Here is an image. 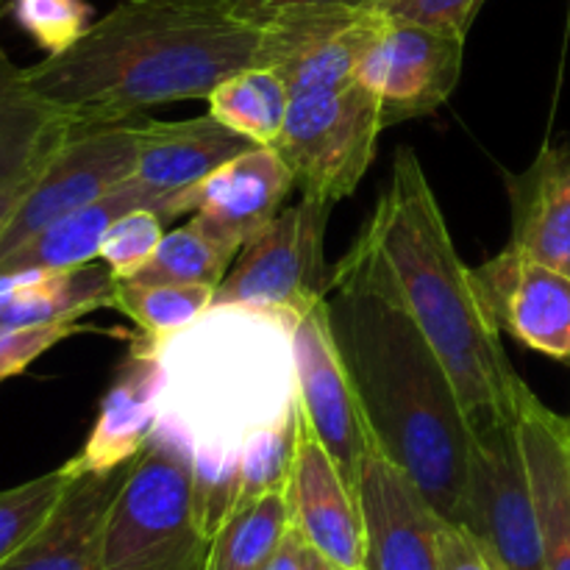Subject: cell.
<instances>
[{"instance_id": "34", "label": "cell", "mask_w": 570, "mask_h": 570, "mask_svg": "<svg viewBox=\"0 0 570 570\" xmlns=\"http://www.w3.org/2000/svg\"><path fill=\"white\" fill-rule=\"evenodd\" d=\"M484 3L488 0H379L373 9L387 20L417 22L468 37Z\"/></svg>"}, {"instance_id": "9", "label": "cell", "mask_w": 570, "mask_h": 570, "mask_svg": "<svg viewBox=\"0 0 570 570\" xmlns=\"http://www.w3.org/2000/svg\"><path fill=\"white\" fill-rule=\"evenodd\" d=\"M139 120L142 115L122 122H95V126L76 122L70 137L42 167L37 184L0 237V256L14 250L59 217L83 209L126 184L137 167Z\"/></svg>"}, {"instance_id": "25", "label": "cell", "mask_w": 570, "mask_h": 570, "mask_svg": "<svg viewBox=\"0 0 570 570\" xmlns=\"http://www.w3.org/2000/svg\"><path fill=\"white\" fill-rule=\"evenodd\" d=\"M289 529L287 493L239 501L212 538L200 570H259Z\"/></svg>"}, {"instance_id": "20", "label": "cell", "mask_w": 570, "mask_h": 570, "mask_svg": "<svg viewBox=\"0 0 570 570\" xmlns=\"http://www.w3.org/2000/svg\"><path fill=\"white\" fill-rule=\"evenodd\" d=\"M510 248L570 276V150L546 145L521 176L507 178Z\"/></svg>"}, {"instance_id": "17", "label": "cell", "mask_w": 570, "mask_h": 570, "mask_svg": "<svg viewBox=\"0 0 570 570\" xmlns=\"http://www.w3.org/2000/svg\"><path fill=\"white\" fill-rule=\"evenodd\" d=\"M256 148L212 115L189 120H139L134 181L165 200L170 217L184 215V195L243 150Z\"/></svg>"}, {"instance_id": "29", "label": "cell", "mask_w": 570, "mask_h": 570, "mask_svg": "<svg viewBox=\"0 0 570 570\" xmlns=\"http://www.w3.org/2000/svg\"><path fill=\"white\" fill-rule=\"evenodd\" d=\"M298 449V410L273 426L256 429L243 440V490L239 501L265 493H287Z\"/></svg>"}, {"instance_id": "32", "label": "cell", "mask_w": 570, "mask_h": 570, "mask_svg": "<svg viewBox=\"0 0 570 570\" xmlns=\"http://www.w3.org/2000/svg\"><path fill=\"white\" fill-rule=\"evenodd\" d=\"M9 9L48 56L70 48L92 26V6L87 0H9Z\"/></svg>"}, {"instance_id": "22", "label": "cell", "mask_w": 570, "mask_h": 570, "mask_svg": "<svg viewBox=\"0 0 570 570\" xmlns=\"http://www.w3.org/2000/svg\"><path fill=\"white\" fill-rule=\"evenodd\" d=\"M115 276L104 262L72 271H28L0 276V328L50 326L109 309Z\"/></svg>"}, {"instance_id": "27", "label": "cell", "mask_w": 570, "mask_h": 570, "mask_svg": "<svg viewBox=\"0 0 570 570\" xmlns=\"http://www.w3.org/2000/svg\"><path fill=\"white\" fill-rule=\"evenodd\" d=\"M215 304L212 287L187 284H145L137 278H115L109 309L126 315L142 332L145 343H165L193 326Z\"/></svg>"}, {"instance_id": "28", "label": "cell", "mask_w": 570, "mask_h": 570, "mask_svg": "<svg viewBox=\"0 0 570 570\" xmlns=\"http://www.w3.org/2000/svg\"><path fill=\"white\" fill-rule=\"evenodd\" d=\"M243 443L223 438L193 440V501L198 527L209 540L226 523L243 490Z\"/></svg>"}, {"instance_id": "12", "label": "cell", "mask_w": 570, "mask_h": 570, "mask_svg": "<svg viewBox=\"0 0 570 570\" xmlns=\"http://www.w3.org/2000/svg\"><path fill=\"white\" fill-rule=\"evenodd\" d=\"M356 493L365 521V570H440L445 521L376 449L362 462Z\"/></svg>"}, {"instance_id": "18", "label": "cell", "mask_w": 570, "mask_h": 570, "mask_svg": "<svg viewBox=\"0 0 570 570\" xmlns=\"http://www.w3.org/2000/svg\"><path fill=\"white\" fill-rule=\"evenodd\" d=\"M128 468L72 479L48 521L0 562V570H100L106 515Z\"/></svg>"}, {"instance_id": "3", "label": "cell", "mask_w": 570, "mask_h": 570, "mask_svg": "<svg viewBox=\"0 0 570 570\" xmlns=\"http://www.w3.org/2000/svg\"><path fill=\"white\" fill-rule=\"evenodd\" d=\"M326 312L373 449L412 479L445 523L462 527L473 426L443 360L382 295L332 284Z\"/></svg>"}, {"instance_id": "13", "label": "cell", "mask_w": 570, "mask_h": 570, "mask_svg": "<svg viewBox=\"0 0 570 570\" xmlns=\"http://www.w3.org/2000/svg\"><path fill=\"white\" fill-rule=\"evenodd\" d=\"M287 501L289 523L309 549L348 570H365V521L360 493L306 426L301 410Z\"/></svg>"}, {"instance_id": "37", "label": "cell", "mask_w": 570, "mask_h": 570, "mask_svg": "<svg viewBox=\"0 0 570 570\" xmlns=\"http://www.w3.org/2000/svg\"><path fill=\"white\" fill-rule=\"evenodd\" d=\"M48 165V161H42V165L31 167V170H26L22 176L11 178V181L0 184V237H3V232L9 228V223L14 220L17 209L22 206V200H26V195L31 193V187L37 184L39 173H42V167Z\"/></svg>"}, {"instance_id": "19", "label": "cell", "mask_w": 570, "mask_h": 570, "mask_svg": "<svg viewBox=\"0 0 570 570\" xmlns=\"http://www.w3.org/2000/svg\"><path fill=\"white\" fill-rule=\"evenodd\" d=\"M568 417L543 404L532 387L518 406V438L543 529L546 568L570 570V479L566 456Z\"/></svg>"}, {"instance_id": "21", "label": "cell", "mask_w": 570, "mask_h": 570, "mask_svg": "<svg viewBox=\"0 0 570 570\" xmlns=\"http://www.w3.org/2000/svg\"><path fill=\"white\" fill-rule=\"evenodd\" d=\"M156 209L161 217H170L165 200L156 198L154 193L128 178L109 195H104L95 204L83 206V209L70 212V215L59 217L42 232L33 234L14 250L0 256V276H11V273H28V271H72V267L95 265L100 254V243L104 234L109 232L111 223L122 217L131 209Z\"/></svg>"}, {"instance_id": "30", "label": "cell", "mask_w": 570, "mask_h": 570, "mask_svg": "<svg viewBox=\"0 0 570 570\" xmlns=\"http://www.w3.org/2000/svg\"><path fill=\"white\" fill-rule=\"evenodd\" d=\"M72 479L61 468L0 490V562L14 554L59 507Z\"/></svg>"}, {"instance_id": "35", "label": "cell", "mask_w": 570, "mask_h": 570, "mask_svg": "<svg viewBox=\"0 0 570 570\" xmlns=\"http://www.w3.org/2000/svg\"><path fill=\"white\" fill-rule=\"evenodd\" d=\"M243 20L267 26L301 14H323V11H360L373 9L379 0H223Z\"/></svg>"}, {"instance_id": "7", "label": "cell", "mask_w": 570, "mask_h": 570, "mask_svg": "<svg viewBox=\"0 0 570 570\" xmlns=\"http://www.w3.org/2000/svg\"><path fill=\"white\" fill-rule=\"evenodd\" d=\"M382 131L376 98L354 78L343 87L293 95L276 150L301 193L340 204L371 170Z\"/></svg>"}, {"instance_id": "14", "label": "cell", "mask_w": 570, "mask_h": 570, "mask_svg": "<svg viewBox=\"0 0 570 570\" xmlns=\"http://www.w3.org/2000/svg\"><path fill=\"white\" fill-rule=\"evenodd\" d=\"M501 332L570 367V276L504 250L476 267Z\"/></svg>"}, {"instance_id": "40", "label": "cell", "mask_w": 570, "mask_h": 570, "mask_svg": "<svg viewBox=\"0 0 570 570\" xmlns=\"http://www.w3.org/2000/svg\"><path fill=\"white\" fill-rule=\"evenodd\" d=\"M566 456H568V479H570V417L566 426Z\"/></svg>"}, {"instance_id": "31", "label": "cell", "mask_w": 570, "mask_h": 570, "mask_svg": "<svg viewBox=\"0 0 570 570\" xmlns=\"http://www.w3.org/2000/svg\"><path fill=\"white\" fill-rule=\"evenodd\" d=\"M161 220L165 217L159 212L145 209V206L117 217L109 232L104 234L98 262H104L115 278H134L148 265L165 237Z\"/></svg>"}, {"instance_id": "26", "label": "cell", "mask_w": 570, "mask_h": 570, "mask_svg": "<svg viewBox=\"0 0 570 570\" xmlns=\"http://www.w3.org/2000/svg\"><path fill=\"white\" fill-rule=\"evenodd\" d=\"M239 250H243L239 245L223 239L193 215L187 226L173 228L161 237L156 254L134 278L145 284H187V287L217 289Z\"/></svg>"}, {"instance_id": "16", "label": "cell", "mask_w": 570, "mask_h": 570, "mask_svg": "<svg viewBox=\"0 0 570 570\" xmlns=\"http://www.w3.org/2000/svg\"><path fill=\"white\" fill-rule=\"evenodd\" d=\"M295 176L276 148L243 150L184 195V215H195L212 232L243 248L276 220Z\"/></svg>"}, {"instance_id": "4", "label": "cell", "mask_w": 570, "mask_h": 570, "mask_svg": "<svg viewBox=\"0 0 570 570\" xmlns=\"http://www.w3.org/2000/svg\"><path fill=\"white\" fill-rule=\"evenodd\" d=\"M293 328L282 317L220 304L165 343L161 417L195 438L243 443L298 410Z\"/></svg>"}, {"instance_id": "8", "label": "cell", "mask_w": 570, "mask_h": 570, "mask_svg": "<svg viewBox=\"0 0 570 570\" xmlns=\"http://www.w3.org/2000/svg\"><path fill=\"white\" fill-rule=\"evenodd\" d=\"M462 527L482 540L501 570H549L518 421L473 432Z\"/></svg>"}, {"instance_id": "36", "label": "cell", "mask_w": 570, "mask_h": 570, "mask_svg": "<svg viewBox=\"0 0 570 570\" xmlns=\"http://www.w3.org/2000/svg\"><path fill=\"white\" fill-rule=\"evenodd\" d=\"M440 570H501L482 540L465 527L443 523L440 534Z\"/></svg>"}, {"instance_id": "33", "label": "cell", "mask_w": 570, "mask_h": 570, "mask_svg": "<svg viewBox=\"0 0 570 570\" xmlns=\"http://www.w3.org/2000/svg\"><path fill=\"white\" fill-rule=\"evenodd\" d=\"M89 332L81 321L50 323V326L0 328V384L22 376L39 356L48 354L65 340Z\"/></svg>"}, {"instance_id": "15", "label": "cell", "mask_w": 570, "mask_h": 570, "mask_svg": "<svg viewBox=\"0 0 570 570\" xmlns=\"http://www.w3.org/2000/svg\"><path fill=\"white\" fill-rule=\"evenodd\" d=\"M165 371L154 351L134 340L126 360L117 365L115 379L104 393L87 440L61 465L70 479L87 473H109L131 465L148 445L161 415Z\"/></svg>"}, {"instance_id": "5", "label": "cell", "mask_w": 570, "mask_h": 570, "mask_svg": "<svg viewBox=\"0 0 570 570\" xmlns=\"http://www.w3.org/2000/svg\"><path fill=\"white\" fill-rule=\"evenodd\" d=\"M206 551L193 501V440L159 415L106 515L100 570H200Z\"/></svg>"}, {"instance_id": "1", "label": "cell", "mask_w": 570, "mask_h": 570, "mask_svg": "<svg viewBox=\"0 0 570 570\" xmlns=\"http://www.w3.org/2000/svg\"><path fill=\"white\" fill-rule=\"evenodd\" d=\"M332 284H354L399 306L443 360L473 432L518 421L523 390L476 267L460 259L432 184L412 148H399L393 176Z\"/></svg>"}, {"instance_id": "24", "label": "cell", "mask_w": 570, "mask_h": 570, "mask_svg": "<svg viewBox=\"0 0 570 570\" xmlns=\"http://www.w3.org/2000/svg\"><path fill=\"white\" fill-rule=\"evenodd\" d=\"M72 126L70 115L33 95L28 83L0 95V184L48 161Z\"/></svg>"}, {"instance_id": "23", "label": "cell", "mask_w": 570, "mask_h": 570, "mask_svg": "<svg viewBox=\"0 0 570 570\" xmlns=\"http://www.w3.org/2000/svg\"><path fill=\"white\" fill-rule=\"evenodd\" d=\"M209 115L262 148H276L293 106V89L273 67H248L209 92Z\"/></svg>"}, {"instance_id": "11", "label": "cell", "mask_w": 570, "mask_h": 570, "mask_svg": "<svg viewBox=\"0 0 570 570\" xmlns=\"http://www.w3.org/2000/svg\"><path fill=\"white\" fill-rule=\"evenodd\" d=\"M293 354L301 415L312 434L321 440L323 449L337 462L351 488H356L362 462L371 454L373 440L348 367L340 356L326 301H321L309 315L295 323Z\"/></svg>"}, {"instance_id": "39", "label": "cell", "mask_w": 570, "mask_h": 570, "mask_svg": "<svg viewBox=\"0 0 570 570\" xmlns=\"http://www.w3.org/2000/svg\"><path fill=\"white\" fill-rule=\"evenodd\" d=\"M304 570H348V568L337 566V562H332L328 557H323L321 551H315V549H309V546H306Z\"/></svg>"}, {"instance_id": "38", "label": "cell", "mask_w": 570, "mask_h": 570, "mask_svg": "<svg viewBox=\"0 0 570 570\" xmlns=\"http://www.w3.org/2000/svg\"><path fill=\"white\" fill-rule=\"evenodd\" d=\"M304 551H306L304 538H301V534L293 529V523H289L282 543L276 546V551L267 557V562L259 570H304Z\"/></svg>"}, {"instance_id": "2", "label": "cell", "mask_w": 570, "mask_h": 570, "mask_svg": "<svg viewBox=\"0 0 570 570\" xmlns=\"http://www.w3.org/2000/svg\"><path fill=\"white\" fill-rule=\"evenodd\" d=\"M267 26L223 0H120L61 53L22 67L28 89L78 126L209 98L228 76L265 67Z\"/></svg>"}, {"instance_id": "41", "label": "cell", "mask_w": 570, "mask_h": 570, "mask_svg": "<svg viewBox=\"0 0 570 570\" xmlns=\"http://www.w3.org/2000/svg\"><path fill=\"white\" fill-rule=\"evenodd\" d=\"M9 0H0V17H6V14H9Z\"/></svg>"}, {"instance_id": "6", "label": "cell", "mask_w": 570, "mask_h": 570, "mask_svg": "<svg viewBox=\"0 0 570 570\" xmlns=\"http://www.w3.org/2000/svg\"><path fill=\"white\" fill-rule=\"evenodd\" d=\"M332 206L304 195L243 245L232 271L215 289V304L245 306L282 317L289 326L332 293L326 228Z\"/></svg>"}, {"instance_id": "10", "label": "cell", "mask_w": 570, "mask_h": 570, "mask_svg": "<svg viewBox=\"0 0 570 570\" xmlns=\"http://www.w3.org/2000/svg\"><path fill=\"white\" fill-rule=\"evenodd\" d=\"M465 39L384 17L356 67V81L376 98L384 128L434 115L451 98L465 65Z\"/></svg>"}]
</instances>
